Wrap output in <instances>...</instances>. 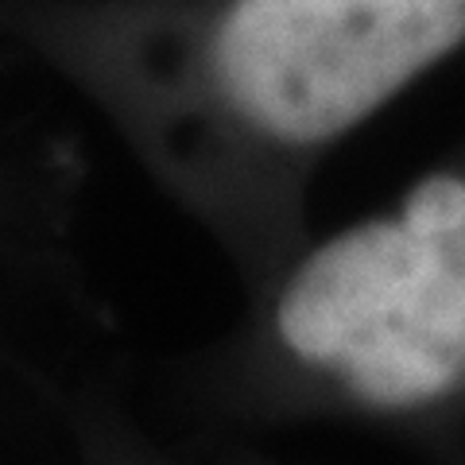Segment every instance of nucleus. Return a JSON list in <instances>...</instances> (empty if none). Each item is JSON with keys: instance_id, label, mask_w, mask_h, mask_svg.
<instances>
[{"instance_id": "f257e3e1", "label": "nucleus", "mask_w": 465, "mask_h": 465, "mask_svg": "<svg viewBox=\"0 0 465 465\" xmlns=\"http://www.w3.org/2000/svg\"><path fill=\"white\" fill-rule=\"evenodd\" d=\"M461 51L465 0H167L105 78L252 295L311 241L330 152Z\"/></svg>"}, {"instance_id": "39448f33", "label": "nucleus", "mask_w": 465, "mask_h": 465, "mask_svg": "<svg viewBox=\"0 0 465 465\" xmlns=\"http://www.w3.org/2000/svg\"><path fill=\"white\" fill-rule=\"evenodd\" d=\"M430 465H465V434H458V439H450L446 446L430 450Z\"/></svg>"}, {"instance_id": "20e7f679", "label": "nucleus", "mask_w": 465, "mask_h": 465, "mask_svg": "<svg viewBox=\"0 0 465 465\" xmlns=\"http://www.w3.org/2000/svg\"><path fill=\"white\" fill-rule=\"evenodd\" d=\"M47 369H39L35 361H27L20 353L0 345V419L16 407L39 400L47 391Z\"/></svg>"}, {"instance_id": "f03ea898", "label": "nucleus", "mask_w": 465, "mask_h": 465, "mask_svg": "<svg viewBox=\"0 0 465 465\" xmlns=\"http://www.w3.org/2000/svg\"><path fill=\"white\" fill-rule=\"evenodd\" d=\"M171 388L232 430L353 427L423 454L465 434V143L400 202L311 237Z\"/></svg>"}, {"instance_id": "7ed1b4c3", "label": "nucleus", "mask_w": 465, "mask_h": 465, "mask_svg": "<svg viewBox=\"0 0 465 465\" xmlns=\"http://www.w3.org/2000/svg\"><path fill=\"white\" fill-rule=\"evenodd\" d=\"M66 450L78 465H291L252 450H186L167 442L136 415L128 396L109 381H54Z\"/></svg>"}]
</instances>
